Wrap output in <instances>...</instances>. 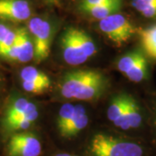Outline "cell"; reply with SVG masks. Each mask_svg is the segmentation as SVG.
I'll return each mask as SVG.
<instances>
[{
    "label": "cell",
    "instance_id": "1",
    "mask_svg": "<svg viewBox=\"0 0 156 156\" xmlns=\"http://www.w3.org/2000/svg\"><path fill=\"white\" fill-rule=\"evenodd\" d=\"M105 87L102 74L93 69H78L62 79L60 92L66 99L89 101L98 97Z\"/></svg>",
    "mask_w": 156,
    "mask_h": 156
},
{
    "label": "cell",
    "instance_id": "2",
    "mask_svg": "<svg viewBox=\"0 0 156 156\" xmlns=\"http://www.w3.org/2000/svg\"><path fill=\"white\" fill-rule=\"evenodd\" d=\"M89 153L90 156H145L146 148L137 140L100 133L90 140Z\"/></svg>",
    "mask_w": 156,
    "mask_h": 156
},
{
    "label": "cell",
    "instance_id": "3",
    "mask_svg": "<svg viewBox=\"0 0 156 156\" xmlns=\"http://www.w3.org/2000/svg\"><path fill=\"white\" fill-rule=\"evenodd\" d=\"M38 110L32 101L18 98L6 111L5 126L8 131H21L29 128L38 117Z\"/></svg>",
    "mask_w": 156,
    "mask_h": 156
},
{
    "label": "cell",
    "instance_id": "4",
    "mask_svg": "<svg viewBox=\"0 0 156 156\" xmlns=\"http://www.w3.org/2000/svg\"><path fill=\"white\" fill-rule=\"evenodd\" d=\"M98 26L108 38L118 47L128 43L137 32L134 24L118 12L100 20Z\"/></svg>",
    "mask_w": 156,
    "mask_h": 156
},
{
    "label": "cell",
    "instance_id": "5",
    "mask_svg": "<svg viewBox=\"0 0 156 156\" xmlns=\"http://www.w3.org/2000/svg\"><path fill=\"white\" fill-rule=\"evenodd\" d=\"M28 31L34 44V58L37 62L45 60L50 55L52 30L49 21L40 17L30 18Z\"/></svg>",
    "mask_w": 156,
    "mask_h": 156
},
{
    "label": "cell",
    "instance_id": "6",
    "mask_svg": "<svg viewBox=\"0 0 156 156\" xmlns=\"http://www.w3.org/2000/svg\"><path fill=\"white\" fill-rule=\"evenodd\" d=\"M42 145L32 133L19 132L11 136L6 147L7 156H40Z\"/></svg>",
    "mask_w": 156,
    "mask_h": 156
},
{
    "label": "cell",
    "instance_id": "7",
    "mask_svg": "<svg viewBox=\"0 0 156 156\" xmlns=\"http://www.w3.org/2000/svg\"><path fill=\"white\" fill-rule=\"evenodd\" d=\"M31 15L26 0H0V18L11 22H23Z\"/></svg>",
    "mask_w": 156,
    "mask_h": 156
},
{
    "label": "cell",
    "instance_id": "8",
    "mask_svg": "<svg viewBox=\"0 0 156 156\" xmlns=\"http://www.w3.org/2000/svg\"><path fill=\"white\" fill-rule=\"evenodd\" d=\"M143 122L144 115L138 101L132 95H128L125 111L115 126L124 131H130L140 128Z\"/></svg>",
    "mask_w": 156,
    "mask_h": 156
},
{
    "label": "cell",
    "instance_id": "9",
    "mask_svg": "<svg viewBox=\"0 0 156 156\" xmlns=\"http://www.w3.org/2000/svg\"><path fill=\"white\" fill-rule=\"evenodd\" d=\"M61 47L62 57L65 62L69 65L77 66L89 60V58L84 55L83 52L79 48L73 35L72 27L67 29L62 34Z\"/></svg>",
    "mask_w": 156,
    "mask_h": 156
},
{
    "label": "cell",
    "instance_id": "10",
    "mask_svg": "<svg viewBox=\"0 0 156 156\" xmlns=\"http://www.w3.org/2000/svg\"><path fill=\"white\" fill-rule=\"evenodd\" d=\"M14 48L17 54V61L20 62H28L34 57V44L30 38L29 31L26 29H17Z\"/></svg>",
    "mask_w": 156,
    "mask_h": 156
},
{
    "label": "cell",
    "instance_id": "11",
    "mask_svg": "<svg viewBox=\"0 0 156 156\" xmlns=\"http://www.w3.org/2000/svg\"><path fill=\"white\" fill-rule=\"evenodd\" d=\"M89 124V116L86 113L85 108L82 105L76 106V113L69 123L67 128L62 133L61 136L64 138H71L77 135L82 130H83Z\"/></svg>",
    "mask_w": 156,
    "mask_h": 156
},
{
    "label": "cell",
    "instance_id": "12",
    "mask_svg": "<svg viewBox=\"0 0 156 156\" xmlns=\"http://www.w3.org/2000/svg\"><path fill=\"white\" fill-rule=\"evenodd\" d=\"M122 6V0H111L99 5L93 6L84 10L83 12L96 19L101 20L105 17L117 13Z\"/></svg>",
    "mask_w": 156,
    "mask_h": 156
},
{
    "label": "cell",
    "instance_id": "13",
    "mask_svg": "<svg viewBox=\"0 0 156 156\" xmlns=\"http://www.w3.org/2000/svg\"><path fill=\"white\" fill-rule=\"evenodd\" d=\"M141 46L147 56L156 60V24L139 31Z\"/></svg>",
    "mask_w": 156,
    "mask_h": 156
},
{
    "label": "cell",
    "instance_id": "14",
    "mask_svg": "<svg viewBox=\"0 0 156 156\" xmlns=\"http://www.w3.org/2000/svg\"><path fill=\"white\" fill-rule=\"evenodd\" d=\"M72 31L74 37L77 43L79 48L83 52V54L88 58L96 54L97 48L95 45L94 40L90 37L89 34L86 33L84 30L81 29L74 28L72 27Z\"/></svg>",
    "mask_w": 156,
    "mask_h": 156
},
{
    "label": "cell",
    "instance_id": "15",
    "mask_svg": "<svg viewBox=\"0 0 156 156\" xmlns=\"http://www.w3.org/2000/svg\"><path fill=\"white\" fill-rule=\"evenodd\" d=\"M128 94H120L115 95L109 104L107 111L108 119L114 125L121 119L123 113L127 106L128 101Z\"/></svg>",
    "mask_w": 156,
    "mask_h": 156
},
{
    "label": "cell",
    "instance_id": "16",
    "mask_svg": "<svg viewBox=\"0 0 156 156\" xmlns=\"http://www.w3.org/2000/svg\"><path fill=\"white\" fill-rule=\"evenodd\" d=\"M147 71H148L147 60L146 58L145 55H143L140 58L139 61L137 62L124 76L128 78L129 81L138 83L144 81L146 78L147 77Z\"/></svg>",
    "mask_w": 156,
    "mask_h": 156
},
{
    "label": "cell",
    "instance_id": "17",
    "mask_svg": "<svg viewBox=\"0 0 156 156\" xmlns=\"http://www.w3.org/2000/svg\"><path fill=\"white\" fill-rule=\"evenodd\" d=\"M20 78L22 81L30 82L34 83L43 84L50 88V80L45 73L32 66H28L23 69L20 72Z\"/></svg>",
    "mask_w": 156,
    "mask_h": 156
},
{
    "label": "cell",
    "instance_id": "18",
    "mask_svg": "<svg viewBox=\"0 0 156 156\" xmlns=\"http://www.w3.org/2000/svg\"><path fill=\"white\" fill-rule=\"evenodd\" d=\"M75 113H76V106L73 104L65 103L61 107L58 112V116L56 120V126L60 134H62L64 131V129L67 128Z\"/></svg>",
    "mask_w": 156,
    "mask_h": 156
},
{
    "label": "cell",
    "instance_id": "19",
    "mask_svg": "<svg viewBox=\"0 0 156 156\" xmlns=\"http://www.w3.org/2000/svg\"><path fill=\"white\" fill-rule=\"evenodd\" d=\"M144 54L139 50L128 52L118 60L117 69L121 73H122L123 75H125L137 62L139 61L140 58Z\"/></svg>",
    "mask_w": 156,
    "mask_h": 156
},
{
    "label": "cell",
    "instance_id": "20",
    "mask_svg": "<svg viewBox=\"0 0 156 156\" xmlns=\"http://www.w3.org/2000/svg\"><path fill=\"white\" fill-rule=\"evenodd\" d=\"M16 31L0 23V56H2L15 43Z\"/></svg>",
    "mask_w": 156,
    "mask_h": 156
},
{
    "label": "cell",
    "instance_id": "21",
    "mask_svg": "<svg viewBox=\"0 0 156 156\" xmlns=\"http://www.w3.org/2000/svg\"><path fill=\"white\" fill-rule=\"evenodd\" d=\"M131 5L143 17L147 18L156 17V3H149L143 0H132Z\"/></svg>",
    "mask_w": 156,
    "mask_h": 156
},
{
    "label": "cell",
    "instance_id": "22",
    "mask_svg": "<svg viewBox=\"0 0 156 156\" xmlns=\"http://www.w3.org/2000/svg\"><path fill=\"white\" fill-rule=\"evenodd\" d=\"M22 87L25 91H27L29 93H33V94H41L44 92L46 89H49L47 86L43 85V84L25 82V81H22Z\"/></svg>",
    "mask_w": 156,
    "mask_h": 156
},
{
    "label": "cell",
    "instance_id": "23",
    "mask_svg": "<svg viewBox=\"0 0 156 156\" xmlns=\"http://www.w3.org/2000/svg\"><path fill=\"white\" fill-rule=\"evenodd\" d=\"M108 1H111V0H82V2L80 4V9H81V11H83L84 10H86L88 8L99 5L101 4L106 3Z\"/></svg>",
    "mask_w": 156,
    "mask_h": 156
},
{
    "label": "cell",
    "instance_id": "24",
    "mask_svg": "<svg viewBox=\"0 0 156 156\" xmlns=\"http://www.w3.org/2000/svg\"><path fill=\"white\" fill-rule=\"evenodd\" d=\"M54 156H77L75 154H68V153H58Z\"/></svg>",
    "mask_w": 156,
    "mask_h": 156
},
{
    "label": "cell",
    "instance_id": "25",
    "mask_svg": "<svg viewBox=\"0 0 156 156\" xmlns=\"http://www.w3.org/2000/svg\"><path fill=\"white\" fill-rule=\"evenodd\" d=\"M146 2H149V3H156V0H143Z\"/></svg>",
    "mask_w": 156,
    "mask_h": 156
},
{
    "label": "cell",
    "instance_id": "26",
    "mask_svg": "<svg viewBox=\"0 0 156 156\" xmlns=\"http://www.w3.org/2000/svg\"><path fill=\"white\" fill-rule=\"evenodd\" d=\"M154 126L156 128V108H155V115H154Z\"/></svg>",
    "mask_w": 156,
    "mask_h": 156
},
{
    "label": "cell",
    "instance_id": "27",
    "mask_svg": "<svg viewBox=\"0 0 156 156\" xmlns=\"http://www.w3.org/2000/svg\"><path fill=\"white\" fill-rule=\"evenodd\" d=\"M48 2H50V3H54V2H56L57 0H47Z\"/></svg>",
    "mask_w": 156,
    "mask_h": 156
}]
</instances>
